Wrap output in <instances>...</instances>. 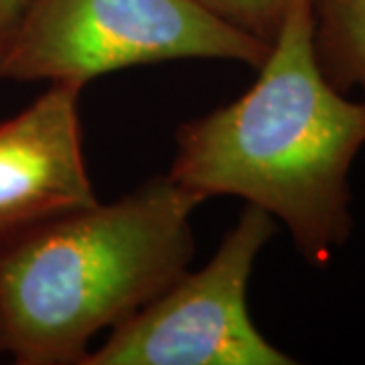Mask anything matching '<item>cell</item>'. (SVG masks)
<instances>
[{
    "mask_svg": "<svg viewBox=\"0 0 365 365\" xmlns=\"http://www.w3.org/2000/svg\"><path fill=\"white\" fill-rule=\"evenodd\" d=\"M258 79L234 102L185 122L169 175L203 197H240L288 230L314 268L353 230L349 173L365 146V102L335 90L313 47V0H297Z\"/></svg>",
    "mask_w": 365,
    "mask_h": 365,
    "instance_id": "obj_1",
    "label": "cell"
},
{
    "mask_svg": "<svg viewBox=\"0 0 365 365\" xmlns=\"http://www.w3.org/2000/svg\"><path fill=\"white\" fill-rule=\"evenodd\" d=\"M203 201L163 175L0 242V357L81 365L98 333L189 270Z\"/></svg>",
    "mask_w": 365,
    "mask_h": 365,
    "instance_id": "obj_2",
    "label": "cell"
},
{
    "mask_svg": "<svg viewBox=\"0 0 365 365\" xmlns=\"http://www.w3.org/2000/svg\"><path fill=\"white\" fill-rule=\"evenodd\" d=\"M270 49L193 0H31L0 59V79L86 88L112 71L177 59L258 69Z\"/></svg>",
    "mask_w": 365,
    "mask_h": 365,
    "instance_id": "obj_3",
    "label": "cell"
},
{
    "mask_svg": "<svg viewBox=\"0 0 365 365\" xmlns=\"http://www.w3.org/2000/svg\"><path fill=\"white\" fill-rule=\"evenodd\" d=\"M276 220L248 205L217 252L90 349L81 365H292L254 325L248 287Z\"/></svg>",
    "mask_w": 365,
    "mask_h": 365,
    "instance_id": "obj_4",
    "label": "cell"
},
{
    "mask_svg": "<svg viewBox=\"0 0 365 365\" xmlns=\"http://www.w3.org/2000/svg\"><path fill=\"white\" fill-rule=\"evenodd\" d=\"M79 83H49L39 98L0 122V242L90 207Z\"/></svg>",
    "mask_w": 365,
    "mask_h": 365,
    "instance_id": "obj_5",
    "label": "cell"
},
{
    "mask_svg": "<svg viewBox=\"0 0 365 365\" xmlns=\"http://www.w3.org/2000/svg\"><path fill=\"white\" fill-rule=\"evenodd\" d=\"M313 47L329 83L365 102V0H313Z\"/></svg>",
    "mask_w": 365,
    "mask_h": 365,
    "instance_id": "obj_6",
    "label": "cell"
},
{
    "mask_svg": "<svg viewBox=\"0 0 365 365\" xmlns=\"http://www.w3.org/2000/svg\"><path fill=\"white\" fill-rule=\"evenodd\" d=\"M205 13L272 47L297 0H193Z\"/></svg>",
    "mask_w": 365,
    "mask_h": 365,
    "instance_id": "obj_7",
    "label": "cell"
},
{
    "mask_svg": "<svg viewBox=\"0 0 365 365\" xmlns=\"http://www.w3.org/2000/svg\"><path fill=\"white\" fill-rule=\"evenodd\" d=\"M31 0H0V59L13 41Z\"/></svg>",
    "mask_w": 365,
    "mask_h": 365,
    "instance_id": "obj_8",
    "label": "cell"
}]
</instances>
